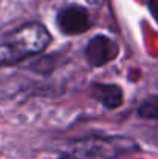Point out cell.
I'll return each instance as SVG.
<instances>
[{"mask_svg":"<svg viewBox=\"0 0 158 159\" xmlns=\"http://www.w3.org/2000/svg\"><path fill=\"white\" fill-rule=\"evenodd\" d=\"M50 33L41 23H26L12 31L0 43V66L14 65L44 51L50 43Z\"/></svg>","mask_w":158,"mask_h":159,"instance_id":"cell-1","label":"cell"},{"mask_svg":"<svg viewBox=\"0 0 158 159\" xmlns=\"http://www.w3.org/2000/svg\"><path fill=\"white\" fill-rule=\"evenodd\" d=\"M119 155V147L103 138H89L81 139L71 147L73 159H115Z\"/></svg>","mask_w":158,"mask_h":159,"instance_id":"cell-2","label":"cell"},{"mask_svg":"<svg viewBox=\"0 0 158 159\" xmlns=\"http://www.w3.org/2000/svg\"><path fill=\"white\" fill-rule=\"evenodd\" d=\"M59 30L67 36H78L90 28V16L85 8L79 5H70L57 14Z\"/></svg>","mask_w":158,"mask_h":159,"instance_id":"cell-3","label":"cell"},{"mask_svg":"<svg viewBox=\"0 0 158 159\" xmlns=\"http://www.w3.org/2000/svg\"><path fill=\"white\" fill-rule=\"evenodd\" d=\"M118 53H119L118 43L107 36L93 37L85 48L87 62L93 66H103L105 63L112 62L118 56Z\"/></svg>","mask_w":158,"mask_h":159,"instance_id":"cell-4","label":"cell"},{"mask_svg":"<svg viewBox=\"0 0 158 159\" xmlns=\"http://www.w3.org/2000/svg\"><path fill=\"white\" fill-rule=\"evenodd\" d=\"M92 96L105 108H118L122 104V90L112 84H93Z\"/></svg>","mask_w":158,"mask_h":159,"instance_id":"cell-5","label":"cell"},{"mask_svg":"<svg viewBox=\"0 0 158 159\" xmlns=\"http://www.w3.org/2000/svg\"><path fill=\"white\" fill-rule=\"evenodd\" d=\"M138 113H140L141 117L152 119V120H158V96H154V98L146 99V101L141 104Z\"/></svg>","mask_w":158,"mask_h":159,"instance_id":"cell-6","label":"cell"}]
</instances>
